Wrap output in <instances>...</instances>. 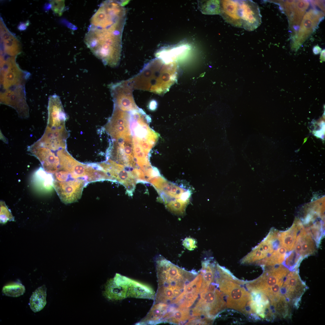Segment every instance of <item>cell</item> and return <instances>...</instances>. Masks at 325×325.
Listing matches in <instances>:
<instances>
[{
	"instance_id": "1",
	"label": "cell",
	"mask_w": 325,
	"mask_h": 325,
	"mask_svg": "<svg viewBox=\"0 0 325 325\" xmlns=\"http://www.w3.org/2000/svg\"><path fill=\"white\" fill-rule=\"evenodd\" d=\"M126 17L125 11L107 7L98 10L91 18L84 42L93 54L105 65L114 67L119 63Z\"/></svg>"
},
{
	"instance_id": "2",
	"label": "cell",
	"mask_w": 325,
	"mask_h": 325,
	"mask_svg": "<svg viewBox=\"0 0 325 325\" xmlns=\"http://www.w3.org/2000/svg\"><path fill=\"white\" fill-rule=\"evenodd\" d=\"M154 260L158 288L154 303H163L176 306L186 286L198 273L181 268L160 255L156 256Z\"/></svg>"
},
{
	"instance_id": "3",
	"label": "cell",
	"mask_w": 325,
	"mask_h": 325,
	"mask_svg": "<svg viewBox=\"0 0 325 325\" xmlns=\"http://www.w3.org/2000/svg\"><path fill=\"white\" fill-rule=\"evenodd\" d=\"M177 75L176 62L166 63L156 57L146 64L138 73L128 80L134 89L162 95L176 82Z\"/></svg>"
},
{
	"instance_id": "4",
	"label": "cell",
	"mask_w": 325,
	"mask_h": 325,
	"mask_svg": "<svg viewBox=\"0 0 325 325\" xmlns=\"http://www.w3.org/2000/svg\"><path fill=\"white\" fill-rule=\"evenodd\" d=\"M1 85V102L10 106L16 110L27 105L26 102L24 83L28 73L17 66L14 58L2 62Z\"/></svg>"
},
{
	"instance_id": "5",
	"label": "cell",
	"mask_w": 325,
	"mask_h": 325,
	"mask_svg": "<svg viewBox=\"0 0 325 325\" xmlns=\"http://www.w3.org/2000/svg\"><path fill=\"white\" fill-rule=\"evenodd\" d=\"M104 294L113 300L128 297L153 299L155 295L150 287L118 273L106 283Z\"/></svg>"
},
{
	"instance_id": "6",
	"label": "cell",
	"mask_w": 325,
	"mask_h": 325,
	"mask_svg": "<svg viewBox=\"0 0 325 325\" xmlns=\"http://www.w3.org/2000/svg\"><path fill=\"white\" fill-rule=\"evenodd\" d=\"M230 272L223 267L217 266L215 279L220 290L226 296L228 308L244 311L246 305H249L251 294L233 279Z\"/></svg>"
},
{
	"instance_id": "7",
	"label": "cell",
	"mask_w": 325,
	"mask_h": 325,
	"mask_svg": "<svg viewBox=\"0 0 325 325\" xmlns=\"http://www.w3.org/2000/svg\"><path fill=\"white\" fill-rule=\"evenodd\" d=\"M224 295L214 281L207 289L200 292L191 317L206 318L214 321L226 306Z\"/></svg>"
},
{
	"instance_id": "8",
	"label": "cell",
	"mask_w": 325,
	"mask_h": 325,
	"mask_svg": "<svg viewBox=\"0 0 325 325\" xmlns=\"http://www.w3.org/2000/svg\"><path fill=\"white\" fill-rule=\"evenodd\" d=\"M279 232L274 228L271 229L266 237L241 259V263L261 265L281 246L279 239Z\"/></svg>"
},
{
	"instance_id": "9",
	"label": "cell",
	"mask_w": 325,
	"mask_h": 325,
	"mask_svg": "<svg viewBox=\"0 0 325 325\" xmlns=\"http://www.w3.org/2000/svg\"><path fill=\"white\" fill-rule=\"evenodd\" d=\"M307 286L301 279L297 269L289 271L280 289L281 295L292 307L297 308Z\"/></svg>"
},
{
	"instance_id": "10",
	"label": "cell",
	"mask_w": 325,
	"mask_h": 325,
	"mask_svg": "<svg viewBox=\"0 0 325 325\" xmlns=\"http://www.w3.org/2000/svg\"><path fill=\"white\" fill-rule=\"evenodd\" d=\"M114 105L121 110L126 112L138 110L133 94V88L128 79L109 85Z\"/></svg>"
},
{
	"instance_id": "11",
	"label": "cell",
	"mask_w": 325,
	"mask_h": 325,
	"mask_svg": "<svg viewBox=\"0 0 325 325\" xmlns=\"http://www.w3.org/2000/svg\"><path fill=\"white\" fill-rule=\"evenodd\" d=\"M130 116L129 112L122 111L114 105L112 115L105 126L106 131L116 140L131 136Z\"/></svg>"
},
{
	"instance_id": "12",
	"label": "cell",
	"mask_w": 325,
	"mask_h": 325,
	"mask_svg": "<svg viewBox=\"0 0 325 325\" xmlns=\"http://www.w3.org/2000/svg\"><path fill=\"white\" fill-rule=\"evenodd\" d=\"M272 266L266 270L258 278L247 284L250 291L255 290L264 293L283 279L290 271L283 265Z\"/></svg>"
},
{
	"instance_id": "13",
	"label": "cell",
	"mask_w": 325,
	"mask_h": 325,
	"mask_svg": "<svg viewBox=\"0 0 325 325\" xmlns=\"http://www.w3.org/2000/svg\"><path fill=\"white\" fill-rule=\"evenodd\" d=\"M86 181L82 179L73 178L63 181L54 180L53 187L62 202L67 204L80 199Z\"/></svg>"
},
{
	"instance_id": "14",
	"label": "cell",
	"mask_w": 325,
	"mask_h": 325,
	"mask_svg": "<svg viewBox=\"0 0 325 325\" xmlns=\"http://www.w3.org/2000/svg\"><path fill=\"white\" fill-rule=\"evenodd\" d=\"M57 155L60 161V171L69 172L73 178H84L86 179L92 166L82 164L75 159L65 149L57 151Z\"/></svg>"
},
{
	"instance_id": "15",
	"label": "cell",
	"mask_w": 325,
	"mask_h": 325,
	"mask_svg": "<svg viewBox=\"0 0 325 325\" xmlns=\"http://www.w3.org/2000/svg\"><path fill=\"white\" fill-rule=\"evenodd\" d=\"M242 28L249 31L261 24L262 16L258 4L251 0H239Z\"/></svg>"
},
{
	"instance_id": "16",
	"label": "cell",
	"mask_w": 325,
	"mask_h": 325,
	"mask_svg": "<svg viewBox=\"0 0 325 325\" xmlns=\"http://www.w3.org/2000/svg\"><path fill=\"white\" fill-rule=\"evenodd\" d=\"M68 134L65 127L54 128L47 126L42 137L36 142L52 151L65 149Z\"/></svg>"
},
{
	"instance_id": "17",
	"label": "cell",
	"mask_w": 325,
	"mask_h": 325,
	"mask_svg": "<svg viewBox=\"0 0 325 325\" xmlns=\"http://www.w3.org/2000/svg\"><path fill=\"white\" fill-rule=\"evenodd\" d=\"M28 150L39 160L46 172L54 174L59 170V159L54 152L36 143L29 147Z\"/></svg>"
},
{
	"instance_id": "18",
	"label": "cell",
	"mask_w": 325,
	"mask_h": 325,
	"mask_svg": "<svg viewBox=\"0 0 325 325\" xmlns=\"http://www.w3.org/2000/svg\"><path fill=\"white\" fill-rule=\"evenodd\" d=\"M292 251L302 259L316 251V244L311 235L303 225L299 230Z\"/></svg>"
},
{
	"instance_id": "19",
	"label": "cell",
	"mask_w": 325,
	"mask_h": 325,
	"mask_svg": "<svg viewBox=\"0 0 325 325\" xmlns=\"http://www.w3.org/2000/svg\"><path fill=\"white\" fill-rule=\"evenodd\" d=\"M47 125L51 127L65 126L66 115L60 99L57 95L50 96L48 99Z\"/></svg>"
},
{
	"instance_id": "20",
	"label": "cell",
	"mask_w": 325,
	"mask_h": 325,
	"mask_svg": "<svg viewBox=\"0 0 325 325\" xmlns=\"http://www.w3.org/2000/svg\"><path fill=\"white\" fill-rule=\"evenodd\" d=\"M202 281V275L200 272L186 286L181 295V300L177 307L189 308L195 303L199 296Z\"/></svg>"
},
{
	"instance_id": "21",
	"label": "cell",
	"mask_w": 325,
	"mask_h": 325,
	"mask_svg": "<svg viewBox=\"0 0 325 325\" xmlns=\"http://www.w3.org/2000/svg\"><path fill=\"white\" fill-rule=\"evenodd\" d=\"M220 14L228 23L242 28L239 0L220 1Z\"/></svg>"
},
{
	"instance_id": "22",
	"label": "cell",
	"mask_w": 325,
	"mask_h": 325,
	"mask_svg": "<svg viewBox=\"0 0 325 325\" xmlns=\"http://www.w3.org/2000/svg\"><path fill=\"white\" fill-rule=\"evenodd\" d=\"M190 46L185 42H181L173 46L162 47L156 52V57L166 63L176 62L178 59L185 56L190 50Z\"/></svg>"
},
{
	"instance_id": "23",
	"label": "cell",
	"mask_w": 325,
	"mask_h": 325,
	"mask_svg": "<svg viewBox=\"0 0 325 325\" xmlns=\"http://www.w3.org/2000/svg\"><path fill=\"white\" fill-rule=\"evenodd\" d=\"M302 226L300 222H295L287 230L279 232V238L281 246L288 251L292 250L297 234Z\"/></svg>"
},
{
	"instance_id": "24",
	"label": "cell",
	"mask_w": 325,
	"mask_h": 325,
	"mask_svg": "<svg viewBox=\"0 0 325 325\" xmlns=\"http://www.w3.org/2000/svg\"><path fill=\"white\" fill-rule=\"evenodd\" d=\"M190 308L174 307L167 313L164 322L175 324H183L191 317Z\"/></svg>"
},
{
	"instance_id": "25",
	"label": "cell",
	"mask_w": 325,
	"mask_h": 325,
	"mask_svg": "<svg viewBox=\"0 0 325 325\" xmlns=\"http://www.w3.org/2000/svg\"><path fill=\"white\" fill-rule=\"evenodd\" d=\"M47 289L45 285L37 288L30 299L29 305L31 309L36 312L42 310L46 304Z\"/></svg>"
},
{
	"instance_id": "26",
	"label": "cell",
	"mask_w": 325,
	"mask_h": 325,
	"mask_svg": "<svg viewBox=\"0 0 325 325\" xmlns=\"http://www.w3.org/2000/svg\"><path fill=\"white\" fill-rule=\"evenodd\" d=\"M2 39L4 45L5 52L11 55H15L20 51L18 41L7 30L4 26H1Z\"/></svg>"
},
{
	"instance_id": "27",
	"label": "cell",
	"mask_w": 325,
	"mask_h": 325,
	"mask_svg": "<svg viewBox=\"0 0 325 325\" xmlns=\"http://www.w3.org/2000/svg\"><path fill=\"white\" fill-rule=\"evenodd\" d=\"M218 315L222 316L223 319L226 321L227 324H243L245 323L246 320L245 317L242 314L239 312V311L233 309L223 310Z\"/></svg>"
},
{
	"instance_id": "28",
	"label": "cell",
	"mask_w": 325,
	"mask_h": 325,
	"mask_svg": "<svg viewBox=\"0 0 325 325\" xmlns=\"http://www.w3.org/2000/svg\"><path fill=\"white\" fill-rule=\"evenodd\" d=\"M2 292L7 296L17 297L23 295L25 292V286L21 283H16L4 286Z\"/></svg>"
},
{
	"instance_id": "29",
	"label": "cell",
	"mask_w": 325,
	"mask_h": 325,
	"mask_svg": "<svg viewBox=\"0 0 325 325\" xmlns=\"http://www.w3.org/2000/svg\"><path fill=\"white\" fill-rule=\"evenodd\" d=\"M202 10L205 14H218L220 13V1L210 0L203 2Z\"/></svg>"
},
{
	"instance_id": "30",
	"label": "cell",
	"mask_w": 325,
	"mask_h": 325,
	"mask_svg": "<svg viewBox=\"0 0 325 325\" xmlns=\"http://www.w3.org/2000/svg\"><path fill=\"white\" fill-rule=\"evenodd\" d=\"M14 218L10 210L8 209L5 203L0 201V221L5 223L8 220L13 221Z\"/></svg>"
},
{
	"instance_id": "31",
	"label": "cell",
	"mask_w": 325,
	"mask_h": 325,
	"mask_svg": "<svg viewBox=\"0 0 325 325\" xmlns=\"http://www.w3.org/2000/svg\"><path fill=\"white\" fill-rule=\"evenodd\" d=\"M63 0H53L50 2L53 11L56 14L61 15L65 5Z\"/></svg>"
},
{
	"instance_id": "32",
	"label": "cell",
	"mask_w": 325,
	"mask_h": 325,
	"mask_svg": "<svg viewBox=\"0 0 325 325\" xmlns=\"http://www.w3.org/2000/svg\"><path fill=\"white\" fill-rule=\"evenodd\" d=\"M197 242L196 240L190 237H186L183 240L182 244L187 249L192 251L197 248Z\"/></svg>"
},
{
	"instance_id": "33",
	"label": "cell",
	"mask_w": 325,
	"mask_h": 325,
	"mask_svg": "<svg viewBox=\"0 0 325 325\" xmlns=\"http://www.w3.org/2000/svg\"><path fill=\"white\" fill-rule=\"evenodd\" d=\"M157 104L155 101H152L150 102L149 105V108L151 110H154L156 108Z\"/></svg>"
}]
</instances>
